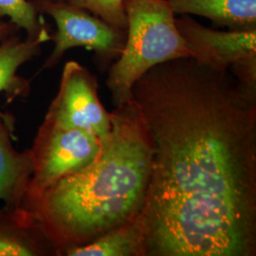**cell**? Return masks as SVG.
<instances>
[{"instance_id":"16","label":"cell","mask_w":256,"mask_h":256,"mask_svg":"<svg viewBox=\"0 0 256 256\" xmlns=\"http://www.w3.org/2000/svg\"><path fill=\"white\" fill-rule=\"evenodd\" d=\"M32 1H34V0H32Z\"/></svg>"},{"instance_id":"1","label":"cell","mask_w":256,"mask_h":256,"mask_svg":"<svg viewBox=\"0 0 256 256\" xmlns=\"http://www.w3.org/2000/svg\"><path fill=\"white\" fill-rule=\"evenodd\" d=\"M256 90L192 58L134 84L153 144L146 256H256Z\"/></svg>"},{"instance_id":"13","label":"cell","mask_w":256,"mask_h":256,"mask_svg":"<svg viewBox=\"0 0 256 256\" xmlns=\"http://www.w3.org/2000/svg\"><path fill=\"white\" fill-rule=\"evenodd\" d=\"M8 16L19 30L26 32V38L42 44L52 40L50 28L45 19L39 16L32 1L0 0V18Z\"/></svg>"},{"instance_id":"12","label":"cell","mask_w":256,"mask_h":256,"mask_svg":"<svg viewBox=\"0 0 256 256\" xmlns=\"http://www.w3.org/2000/svg\"><path fill=\"white\" fill-rule=\"evenodd\" d=\"M64 256H146L144 234L138 216L86 245L66 250Z\"/></svg>"},{"instance_id":"7","label":"cell","mask_w":256,"mask_h":256,"mask_svg":"<svg viewBox=\"0 0 256 256\" xmlns=\"http://www.w3.org/2000/svg\"><path fill=\"white\" fill-rule=\"evenodd\" d=\"M97 77L76 62H66L59 90L48 106L45 119L59 126L81 129L106 137L111 131L110 112L98 96Z\"/></svg>"},{"instance_id":"8","label":"cell","mask_w":256,"mask_h":256,"mask_svg":"<svg viewBox=\"0 0 256 256\" xmlns=\"http://www.w3.org/2000/svg\"><path fill=\"white\" fill-rule=\"evenodd\" d=\"M14 130V117L0 111V206L10 208L21 207L34 172L30 149L12 146Z\"/></svg>"},{"instance_id":"9","label":"cell","mask_w":256,"mask_h":256,"mask_svg":"<svg viewBox=\"0 0 256 256\" xmlns=\"http://www.w3.org/2000/svg\"><path fill=\"white\" fill-rule=\"evenodd\" d=\"M54 256L34 216L23 207L0 206V256Z\"/></svg>"},{"instance_id":"5","label":"cell","mask_w":256,"mask_h":256,"mask_svg":"<svg viewBox=\"0 0 256 256\" xmlns=\"http://www.w3.org/2000/svg\"><path fill=\"white\" fill-rule=\"evenodd\" d=\"M102 140L92 132L44 120L30 148L34 172L26 194L40 192L90 164L101 150Z\"/></svg>"},{"instance_id":"10","label":"cell","mask_w":256,"mask_h":256,"mask_svg":"<svg viewBox=\"0 0 256 256\" xmlns=\"http://www.w3.org/2000/svg\"><path fill=\"white\" fill-rule=\"evenodd\" d=\"M174 14H194L230 30H256V0H168Z\"/></svg>"},{"instance_id":"3","label":"cell","mask_w":256,"mask_h":256,"mask_svg":"<svg viewBox=\"0 0 256 256\" xmlns=\"http://www.w3.org/2000/svg\"><path fill=\"white\" fill-rule=\"evenodd\" d=\"M126 38L106 80L115 106L132 99L134 84L158 64L192 54L176 25L168 0H124Z\"/></svg>"},{"instance_id":"6","label":"cell","mask_w":256,"mask_h":256,"mask_svg":"<svg viewBox=\"0 0 256 256\" xmlns=\"http://www.w3.org/2000/svg\"><path fill=\"white\" fill-rule=\"evenodd\" d=\"M176 25L196 64L232 72L240 82L256 88V30H216L188 14L176 18Z\"/></svg>"},{"instance_id":"11","label":"cell","mask_w":256,"mask_h":256,"mask_svg":"<svg viewBox=\"0 0 256 256\" xmlns=\"http://www.w3.org/2000/svg\"><path fill=\"white\" fill-rule=\"evenodd\" d=\"M41 46L39 41L22 40L19 32L0 43V94H5L7 104L30 95V82L18 72L21 66L40 54Z\"/></svg>"},{"instance_id":"2","label":"cell","mask_w":256,"mask_h":256,"mask_svg":"<svg viewBox=\"0 0 256 256\" xmlns=\"http://www.w3.org/2000/svg\"><path fill=\"white\" fill-rule=\"evenodd\" d=\"M110 119L111 131L90 164L22 202L54 256L136 220L142 210L153 156L146 120L134 99L115 106Z\"/></svg>"},{"instance_id":"4","label":"cell","mask_w":256,"mask_h":256,"mask_svg":"<svg viewBox=\"0 0 256 256\" xmlns=\"http://www.w3.org/2000/svg\"><path fill=\"white\" fill-rule=\"evenodd\" d=\"M40 14H48L56 23L52 36L54 46L45 60L43 68L60 63L64 54L74 48H84L95 52L98 64L106 66L122 54L126 30L114 27L90 12L70 4L66 0L32 1Z\"/></svg>"},{"instance_id":"15","label":"cell","mask_w":256,"mask_h":256,"mask_svg":"<svg viewBox=\"0 0 256 256\" xmlns=\"http://www.w3.org/2000/svg\"><path fill=\"white\" fill-rule=\"evenodd\" d=\"M19 28L10 21H0V43L12 36V34L18 32Z\"/></svg>"},{"instance_id":"14","label":"cell","mask_w":256,"mask_h":256,"mask_svg":"<svg viewBox=\"0 0 256 256\" xmlns=\"http://www.w3.org/2000/svg\"><path fill=\"white\" fill-rule=\"evenodd\" d=\"M70 4L90 12L106 23L126 30L128 21L124 0H66Z\"/></svg>"}]
</instances>
